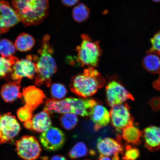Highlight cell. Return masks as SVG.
I'll return each mask as SVG.
<instances>
[{"instance_id": "15", "label": "cell", "mask_w": 160, "mask_h": 160, "mask_svg": "<svg viewBox=\"0 0 160 160\" xmlns=\"http://www.w3.org/2000/svg\"><path fill=\"white\" fill-rule=\"evenodd\" d=\"M142 132L146 148L151 152L160 151V127L149 126Z\"/></svg>"}, {"instance_id": "29", "label": "cell", "mask_w": 160, "mask_h": 160, "mask_svg": "<svg viewBox=\"0 0 160 160\" xmlns=\"http://www.w3.org/2000/svg\"><path fill=\"white\" fill-rule=\"evenodd\" d=\"M34 111L29 106L25 105L24 107L18 110L17 115L19 119L22 122H27L32 118L33 113Z\"/></svg>"}, {"instance_id": "37", "label": "cell", "mask_w": 160, "mask_h": 160, "mask_svg": "<svg viewBox=\"0 0 160 160\" xmlns=\"http://www.w3.org/2000/svg\"><path fill=\"white\" fill-rule=\"evenodd\" d=\"M159 75H160V73L159 74Z\"/></svg>"}, {"instance_id": "14", "label": "cell", "mask_w": 160, "mask_h": 160, "mask_svg": "<svg viewBox=\"0 0 160 160\" xmlns=\"http://www.w3.org/2000/svg\"><path fill=\"white\" fill-rule=\"evenodd\" d=\"M89 116L94 123V129L96 131L108 125L111 119L109 112L107 109L98 103L92 108Z\"/></svg>"}, {"instance_id": "31", "label": "cell", "mask_w": 160, "mask_h": 160, "mask_svg": "<svg viewBox=\"0 0 160 160\" xmlns=\"http://www.w3.org/2000/svg\"><path fill=\"white\" fill-rule=\"evenodd\" d=\"M151 47L148 50V53H156L160 55V31L155 34L150 40Z\"/></svg>"}, {"instance_id": "27", "label": "cell", "mask_w": 160, "mask_h": 160, "mask_svg": "<svg viewBox=\"0 0 160 160\" xmlns=\"http://www.w3.org/2000/svg\"><path fill=\"white\" fill-rule=\"evenodd\" d=\"M15 45L10 40L2 39L0 41V55L5 58L12 57L16 52Z\"/></svg>"}, {"instance_id": "8", "label": "cell", "mask_w": 160, "mask_h": 160, "mask_svg": "<svg viewBox=\"0 0 160 160\" xmlns=\"http://www.w3.org/2000/svg\"><path fill=\"white\" fill-rule=\"evenodd\" d=\"M109 114L112 125L119 132L128 126L133 125L134 119L127 103H122L112 107Z\"/></svg>"}, {"instance_id": "1", "label": "cell", "mask_w": 160, "mask_h": 160, "mask_svg": "<svg viewBox=\"0 0 160 160\" xmlns=\"http://www.w3.org/2000/svg\"><path fill=\"white\" fill-rule=\"evenodd\" d=\"M50 36L45 35L42 42L41 47L38 51L39 56H33L36 63L37 71L35 84L37 86H51V78L57 72V67L53 57V49L50 44Z\"/></svg>"}, {"instance_id": "9", "label": "cell", "mask_w": 160, "mask_h": 160, "mask_svg": "<svg viewBox=\"0 0 160 160\" xmlns=\"http://www.w3.org/2000/svg\"><path fill=\"white\" fill-rule=\"evenodd\" d=\"M42 146L47 151H56L62 148L65 143V133L58 128L51 127L42 133L39 137Z\"/></svg>"}, {"instance_id": "36", "label": "cell", "mask_w": 160, "mask_h": 160, "mask_svg": "<svg viewBox=\"0 0 160 160\" xmlns=\"http://www.w3.org/2000/svg\"></svg>"}, {"instance_id": "26", "label": "cell", "mask_w": 160, "mask_h": 160, "mask_svg": "<svg viewBox=\"0 0 160 160\" xmlns=\"http://www.w3.org/2000/svg\"><path fill=\"white\" fill-rule=\"evenodd\" d=\"M87 146L82 142H79L73 146L69 153V156L72 159H76L87 156L88 154Z\"/></svg>"}, {"instance_id": "18", "label": "cell", "mask_w": 160, "mask_h": 160, "mask_svg": "<svg viewBox=\"0 0 160 160\" xmlns=\"http://www.w3.org/2000/svg\"><path fill=\"white\" fill-rule=\"evenodd\" d=\"M31 123L30 131L37 133H42L51 127V114L43 110L33 116L31 120Z\"/></svg>"}, {"instance_id": "3", "label": "cell", "mask_w": 160, "mask_h": 160, "mask_svg": "<svg viewBox=\"0 0 160 160\" xmlns=\"http://www.w3.org/2000/svg\"><path fill=\"white\" fill-rule=\"evenodd\" d=\"M94 68L88 67L83 73L72 78L70 88L71 92L82 98H87L94 95L102 88L105 81Z\"/></svg>"}, {"instance_id": "17", "label": "cell", "mask_w": 160, "mask_h": 160, "mask_svg": "<svg viewBox=\"0 0 160 160\" xmlns=\"http://www.w3.org/2000/svg\"><path fill=\"white\" fill-rule=\"evenodd\" d=\"M72 107L73 113L84 117L89 116L90 111L97 101L92 99H83L69 98Z\"/></svg>"}, {"instance_id": "21", "label": "cell", "mask_w": 160, "mask_h": 160, "mask_svg": "<svg viewBox=\"0 0 160 160\" xmlns=\"http://www.w3.org/2000/svg\"><path fill=\"white\" fill-rule=\"evenodd\" d=\"M35 41L32 36L23 33L19 35L15 40V45L19 51L25 52L30 51L34 46Z\"/></svg>"}, {"instance_id": "12", "label": "cell", "mask_w": 160, "mask_h": 160, "mask_svg": "<svg viewBox=\"0 0 160 160\" xmlns=\"http://www.w3.org/2000/svg\"><path fill=\"white\" fill-rule=\"evenodd\" d=\"M121 142V137L119 135L117 136V139L110 138H99L98 139L97 148L101 155L119 157L120 154H123V152Z\"/></svg>"}, {"instance_id": "34", "label": "cell", "mask_w": 160, "mask_h": 160, "mask_svg": "<svg viewBox=\"0 0 160 160\" xmlns=\"http://www.w3.org/2000/svg\"><path fill=\"white\" fill-rule=\"evenodd\" d=\"M97 160H111L109 158L102 155H100Z\"/></svg>"}, {"instance_id": "16", "label": "cell", "mask_w": 160, "mask_h": 160, "mask_svg": "<svg viewBox=\"0 0 160 160\" xmlns=\"http://www.w3.org/2000/svg\"><path fill=\"white\" fill-rule=\"evenodd\" d=\"M44 110L50 114L73 113L72 107L69 98L62 100L48 99L46 100Z\"/></svg>"}, {"instance_id": "11", "label": "cell", "mask_w": 160, "mask_h": 160, "mask_svg": "<svg viewBox=\"0 0 160 160\" xmlns=\"http://www.w3.org/2000/svg\"><path fill=\"white\" fill-rule=\"evenodd\" d=\"M19 21L15 9L5 0H0V33L7 32Z\"/></svg>"}, {"instance_id": "10", "label": "cell", "mask_w": 160, "mask_h": 160, "mask_svg": "<svg viewBox=\"0 0 160 160\" xmlns=\"http://www.w3.org/2000/svg\"><path fill=\"white\" fill-rule=\"evenodd\" d=\"M108 104L110 107L121 104L128 100H134L131 94L117 81L110 82L106 87Z\"/></svg>"}, {"instance_id": "5", "label": "cell", "mask_w": 160, "mask_h": 160, "mask_svg": "<svg viewBox=\"0 0 160 160\" xmlns=\"http://www.w3.org/2000/svg\"><path fill=\"white\" fill-rule=\"evenodd\" d=\"M36 63L33 56L29 55L25 59H18L13 65V71L7 81L19 85L23 78H34L37 73Z\"/></svg>"}, {"instance_id": "22", "label": "cell", "mask_w": 160, "mask_h": 160, "mask_svg": "<svg viewBox=\"0 0 160 160\" xmlns=\"http://www.w3.org/2000/svg\"><path fill=\"white\" fill-rule=\"evenodd\" d=\"M18 59L15 57L5 58L0 56V79H8L12 72L13 65Z\"/></svg>"}, {"instance_id": "13", "label": "cell", "mask_w": 160, "mask_h": 160, "mask_svg": "<svg viewBox=\"0 0 160 160\" xmlns=\"http://www.w3.org/2000/svg\"><path fill=\"white\" fill-rule=\"evenodd\" d=\"M21 98L25 105L29 106L34 110L41 104L46 98L43 92L33 86L24 88Z\"/></svg>"}, {"instance_id": "32", "label": "cell", "mask_w": 160, "mask_h": 160, "mask_svg": "<svg viewBox=\"0 0 160 160\" xmlns=\"http://www.w3.org/2000/svg\"><path fill=\"white\" fill-rule=\"evenodd\" d=\"M62 3L67 7H72L78 3L79 0H61Z\"/></svg>"}, {"instance_id": "25", "label": "cell", "mask_w": 160, "mask_h": 160, "mask_svg": "<svg viewBox=\"0 0 160 160\" xmlns=\"http://www.w3.org/2000/svg\"><path fill=\"white\" fill-rule=\"evenodd\" d=\"M90 10L87 6L83 3H80L74 8L72 11V17L74 20L78 22H82L88 18Z\"/></svg>"}, {"instance_id": "4", "label": "cell", "mask_w": 160, "mask_h": 160, "mask_svg": "<svg viewBox=\"0 0 160 160\" xmlns=\"http://www.w3.org/2000/svg\"><path fill=\"white\" fill-rule=\"evenodd\" d=\"M81 37V44L77 48V62L83 67H97L102 53L99 42L94 41L89 36L84 34Z\"/></svg>"}, {"instance_id": "6", "label": "cell", "mask_w": 160, "mask_h": 160, "mask_svg": "<svg viewBox=\"0 0 160 160\" xmlns=\"http://www.w3.org/2000/svg\"><path fill=\"white\" fill-rule=\"evenodd\" d=\"M15 145L17 154L24 160H35L41 152L39 141L33 136H23L16 141Z\"/></svg>"}, {"instance_id": "33", "label": "cell", "mask_w": 160, "mask_h": 160, "mask_svg": "<svg viewBox=\"0 0 160 160\" xmlns=\"http://www.w3.org/2000/svg\"><path fill=\"white\" fill-rule=\"evenodd\" d=\"M51 160H67L66 158L63 156L56 155L52 157Z\"/></svg>"}, {"instance_id": "2", "label": "cell", "mask_w": 160, "mask_h": 160, "mask_svg": "<svg viewBox=\"0 0 160 160\" xmlns=\"http://www.w3.org/2000/svg\"><path fill=\"white\" fill-rule=\"evenodd\" d=\"M20 21L25 26L37 25L42 22L48 15V0H12Z\"/></svg>"}, {"instance_id": "19", "label": "cell", "mask_w": 160, "mask_h": 160, "mask_svg": "<svg viewBox=\"0 0 160 160\" xmlns=\"http://www.w3.org/2000/svg\"><path fill=\"white\" fill-rule=\"evenodd\" d=\"M1 95L3 101L7 103H12L19 98H21L20 86L16 84L9 82L2 87Z\"/></svg>"}, {"instance_id": "23", "label": "cell", "mask_w": 160, "mask_h": 160, "mask_svg": "<svg viewBox=\"0 0 160 160\" xmlns=\"http://www.w3.org/2000/svg\"><path fill=\"white\" fill-rule=\"evenodd\" d=\"M142 65L146 71L152 74L160 73V58L153 53H149L144 58Z\"/></svg>"}, {"instance_id": "35", "label": "cell", "mask_w": 160, "mask_h": 160, "mask_svg": "<svg viewBox=\"0 0 160 160\" xmlns=\"http://www.w3.org/2000/svg\"><path fill=\"white\" fill-rule=\"evenodd\" d=\"M153 2H155L156 3H160V0H152Z\"/></svg>"}, {"instance_id": "30", "label": "cell", "mask_w": 160, "mask_h": 160, "mask_svg": "<svg viewBox=\"0 0 160 160\" xmlns=\"http://www.w3.org/2000/svg\"><path fill=\"white\" fill-rule=\"evenodd\" d=\"M122 159L123 160H136L140 157V151L137 148L127 145L123 152Z\"/></svg>"}, {"instance_id": "7", "label": "cell", "mask_w": 160, "mask_h": 160, "mask_svg": "<svg viewBox=\"0 0 160 160\" xmlns=\"http://www.w3.org/2000/svg\"><path fill=\"white\" fill-rule=\"evenodd\" d=\"M21 129L19 122L11 113L0 114V144L13 142Z\"/></svg>"}, {"instance_id": "28", "label": "cell", "mask_w": 160, "mask_h": 160, "mask_svg": "<svg viewBox=\"0 0 160 160\" xmlns=\"http://www.w3.org/2000/svg\"><path fill=\"white\" fill-rule=\"evenodd\" d=\"M50 93L53 99L61 100L67 95V90L62 84L54 83L51 86Z\"/></svg>"}, {"instance_id": "20", "label": "cell", "mask_w": 160, "mask_h": 160, "mask_svg": "<svg viewBox=\"0 0 160 160\" xmlns=\"http://www.w3.org/2000/svg\"><path fill=\"white\" fill-rule=\"evenodd\" d=\"M122 137L127 142L135 146L141 144L143 132L133 125L124 128L122 132Z\"/></svg>"}, {"instance_id": "24", "label": "cell", "mask_w": 160, "mask_h": 160, "mask_svg": "<svg viewBox=\"0 0 160 160\" xmlns=\"http://www.w3.org/2000/svg\"><path fill=\"white\" fill-rule=\"evenodd\" d=\"M59 120L62 127L68 131L75 128L78 122L77 115L73 113L62 114L60 116Z\"/></svg>"}]
</instances>
